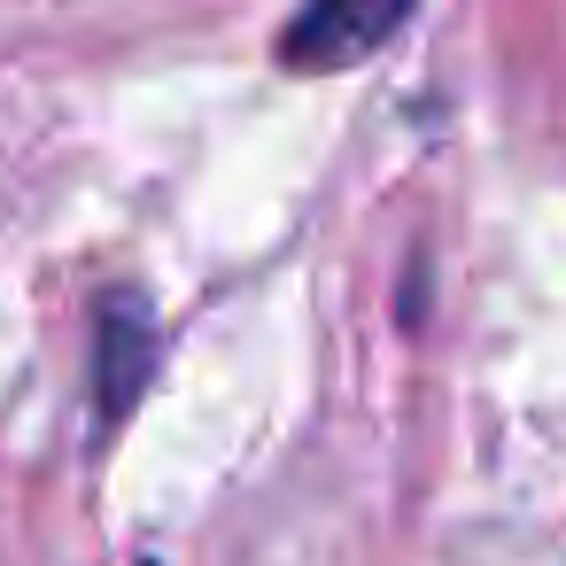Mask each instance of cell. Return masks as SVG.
Segmentation results:
<instances>
[{"instance_id": "cell-3", "label": "cell", "mask_w": 566, "mask_h": 566, "mask_svg": "<svg viewBox=\"0 0 566 566\" xmlns=\"http://www.w3.org/2000/svg\"><path fill=\"white\" fill-rule=\"evenodd\" d=\"M148 566H156V558H148Z\"/></svg>"}, {"instance_id": "cell-1", "label": "cell", "mask_w": 566, "mask_h": 566, "mask_svg": "<svg viewBox=\"0 0 566 566\" xmlns=\"http://www.w3.org/2000/svg\"><path fill=\"white\" fill-rule=\"evenodd\" d=\"M411 17H419V0H303V9L280 24L272 55H280L287 71H303V78H318V71H357V63H373Z\"/></svg>"}, {"instance_id": "cell-2", "label": "cell", "mask_w": 566, "mask_h": 566, "mask_svg": "<svg viewBox=\"0 0 566 566\" xmlns=\"http://www.w3.org/2000/svg\"><path fill=\"white\" fill-rule=\"evenodd\" d=\"M148 373H156V311L133 287H109L94 303V427L102 434H117L133 419Z\"/></svg>"}]
</instances>
